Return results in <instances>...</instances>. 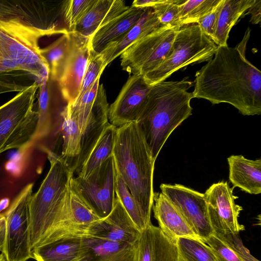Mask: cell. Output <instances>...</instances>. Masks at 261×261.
<instances>
[{"label":"cell","instance_id":"cell-1","mask_svg":"<svg viewBox=\"0 0 261 261\" xmlns=\"http://www.w3.org/2000/svg\"><path fill=\"white\" fill-rule=\"evenodd\" d=\"M251 30L234 47L218 46L195 74L193 98L230 104L243 115L261 114V72L246 57Z\"/></svg>","mask_w":261,"mask_h":261},{"label":"cell","instance_id":"cell-2","mask_svg":"<svg viewBox=\"0 0 261 261\" xmlns=\"http://www.w3.org/2000/svg\"><path fill=\"white\" fill-rule=\"evenodd\" d=\"M46 151L50 168L29 203L31 251L56 241L85 237L71 216L70 181L74 171L61 155Z\"/></svg>","mask_w":261,"mask_h":261},{"label":"cell","instance_id":"cell-3","mask_svg":"<svg viewBox=\"0 0 261 261\" xmlns=\"http://www.w3.org/2000/svg\"><path fill=\"white\" fill-rule=\"evenodd\" d=\"M193 86L188 77L151 86L137 122L154 160L172 132L192 115L193 95L188 90Z\"/></svg>","mask_w":261,"mask_h":261},{"label":"cell","instance_id":"cell-4","mask_svg":"<svg viewBox=\"0 0 261 261\" xmlns=\"http://www.w3.org/2000/svg\"><path fill=\"white\" fill-rule=\"evenodd\" d=\"M113 156L117 171L127 187L148 226L153 204V160L137 122L117 127Z\"/></svg>","mask_w":261,"mask_h":261},{"label":"cell","instance_id":"cell-5","mask_svg":"<svg viewBox=\"0 0 261 261\" xmlns=\"http://www.w3.org/2000/svg\"><path fill=\"white\" fill-rule=\"evenodd\" d=\"M67 1L0 0V30L40 54V38L67 34Z\"/></svg>","mask_w":261,"mask_h":261},{"label":"cell","instance_id":"cell-6","mask_svg":"<svg viewBox=\"0 0 261 261\" xmlns=\"http://www.w3.org/2000/svg\"><path fill=\"white\" fill-rule=\"evenodd\" d=\"M39 85L34 82L0 106V154L27 149L35 142L39 114L34 108Z\"/></svg>","mask_w":261,"mask_h":261},{"label":"cell","instance_id":"cell-7","mask_svg":"<svg viewBox=\"0 0 261 261\" xmlns=\"http://www.w3.org/2000/svg\"><path fill=\"white\" fill-rule=\"evenodd\" d=\"M29 74L39 84L48 80L47 63L40 54L0 30V94L24 90Z\"/></svg>","mask_w":261,"mask_h":261},{"label":"cell","instance_id":"cell-8","mask_svg":"<svg viewBox=\"0 0 261 261\" xmlns=\"http://www.w3.org/2000/svg\"><path fill=\"white\" fill-rule=\"evenodd\" d=\"M217 46L197 23L181 26L167 58L158 68L143 76L150 86L164 81L174 72L190 64L209 61Z\"/></svg>","mask_w":261,"mask_h":261},{"label":"cell","instance_id":"cell-9","mask_svg":"<svg viewBox=\"0 0 261 261\" xmlns=\"http://www.w3.org/2000/svg\"><path fill=\"white\" fill-rule=\"evenodd\" d=\"M179 27H162L134 43L120 56L122 69L142 75L155 69L170 54Z\"/></svg>","mask_w":261,"mask_h":261},{"label":"cell","instance_id":"cell-10","mask_svg":"<svg viewBox=\"0 0 261 261\" xmlns=\"http://www.w3.org/2000/svg\"><path fill=\"white\" fill-rule=\"evenodd\" d=\"M116 170L113 155L86 178L72 177L70 188L100 219L112 212L116 198Z\"/></svg>","mask_w":261,"mask_h":261},{"label":"cell","instance_id":"cell-11","mask_svg":"<svg viewBox=\"0 0 261 261\" xmlns=\"http://www.w3.org/2000/svg\"><path fill=\"white\" fill-rule=\"evenodd\" d=\"M33 185L29 184L21 190L5 215L6 236L2 252L6 261H27L33 258L30 246L29 211Z\"/></svg>","mask_w":261,"mask_h":261},{"label":"cell","instance_id":"cell-12","mask_svg":"<svg viewBox=\"0 0 261 261\" xmlns=\"http://www.w3.org/2000/svg\"><path fill=\"white\" fill-rule=\"evenodd\" d=\"M160 189L201 241L215 233L210 222L203 193L176 184H162Z\"/></svg>","mask_w":261,"mask_h":261},{"label":"cell","instance_id":"cell-13","mask_svg":"<svg viewBox=\"0 0 261 261\" xmlns=\"http://www.w3.org/2000/svg\"><path fill=\"white\" fill-rule=\"evenodd\" d=\"M204 194L211 226L216 234H237L245 229L238 221L242 207L227 181L212 185Z\"/></svg>","mask_w":261,"mask_h":261},{"label":"cell","instance_id":"cell-14","mask_svg":"<svg viewBox=\"0 0 261 261\" xmlns=\"http://www.w3.org/2000/svg\"><path fill=\"white\" fill-rule=\"evenodd\" d=\"M69 49L62 75L57 82L63 98L67 104L73 103L81 92L88 65L89 38L74 32H68Z\"/></svg>","mask_w":261,"mask_h":261},{"label":"cell","instance_id":"cell-15","mask_svg":"<svg viewBox=\"0 0 261 261\" xmlns=\"http://www.w3.org/2000/svg\"><path fill=\"white\" fill-rule=\"evenodd\" d=\"M151 87L143 75L132 74L109 108V122L118 127L137 122L145 108Z\"/></svg>","mask_w":261,"mask_h":261},{"label":"cell","instance_id":"cell-16","mask_svg":"<svg viewBox=\"0 0 261 261\" xmlns=\"http://www.w3.org/2000/svg\"><path fill=\"white\" fill-rule=\"evenodd\" d=\"M140 233L116 197L111 213L93 224L88 228L86 237L134 243L137 242Z\"/></svg>","mask_w":261,"mask_h":261},{"label":"cell","instance_id":"cell-17","mask_svg":"<svg viewBox=\"0 0 261 261\" xmlns=\"http://www.w3.org/2000/svg\"><path fill=\"white\" fill-rule=\"evenodd\" d=\"M109 103L102 84L99 85L97 95L83 134L81 151L75 159L73 171L77 173L96 145L105 129L110 123Z\"/></svg>","mask_w":261,"mask_h":261},{"label":"cell","instance_id":"cell-18","mask_svg":"<svg viewBox=\"0 0 261 261\" xmlns=\"http://www.w3.org/2000/svg\"><path fill=\"white\" fill-rule=\"evenodd\" d=\"M137 261H178L176 243L151 223L138 240Z\"/></svg>","mask_w":261,"mask_h":261},{"label":"cell","instance_id":"cell-19","mask_svg":"<svg viewBox=\"0 0 261 261\" xmlns=\"http://www.w3.org/2000/svg\"><path fill=\"white\" fill-rule=\"evenodd\" d=\"M147 8L129 6L89 38V49L100 54L109 44L120 40L139 22Z\"/></svg>","mask_w":261,"mask_h":261},{"label":"cell","instance_id":"cell-20","mask_svg":"<svg viewBox=\"0 0 261 261\" xmlns=\"http://www.w3.org/2000/svg\"><path fill=\"white\" fill-rule=\"evenodd\" d=\"M152 209L159 228L174 241L179 238L200 239L194 232L174 205L161 192L154 193Z\"/></svg>","mask_w":261,"mask_h":261},{"label":"cell","instance_id":"cell-21","mask_svg":"<svg viewBox=\"0 0 261 261\" xmlns=\"http://www.w3.org/2000/svg\"><path fill=\"white\" fill-rule=\"evenodd\" d=\"M32 253L37 261H87L89 250L84 237H73L38 246Z\"/></svg>","mask_w":261,"mask_h":261},{"label":"cell","instance_id":"cell-22","mask_svg":"<svg viewBox=\"0 0 261 261\" xmlns=\"http://www.w3.org/2000/svg\"><path fill=\"white\" fill-rule=\"evenodd\" d=\"M129 7L121 0H96L72 32L90 38L98 29Z\"/></svg>","mask_w":261,"mask_h":261},{"label":"cell","instance_id":"cell-23","mask_svg":"<svg viewBox=\"0 0 261 261\" xmlns=\"http://www.w3.org/2000/svg\"><path fill=\"white\" fill-rule=\"evenodd\" d=\"M229 179L234 187L250 194L261 193V160H249L242 155L227 158Z\"/></svg>","mask_w":261,"mask_h":261},{"label":"cell","instance_id":"cell-24","mask_svg":"<svg viewBox=\"0 0 261 261\" xmlns=\"http://www.w3.org/2000/svg\"><path fill=\"white\" fill-rule=\"evenodd\" d=\"M163 27L153 9L147 8L139 21L122 38L109 44L100 53L106 66L117 58L130 46L154 30Z\"/></svg>","mask_w":261,"mask_h":261},{"label":"cell","instance_id":"cell-25","mask_svg":"<svg viewBox=\"0 0 261 261\" xmlns=\"http://www.w3.org/2000/svg\"><path fill=\"white\" fill-rule=\"evenodd\" d=\"M84 239L88 246L87 261H137V242H115L90 237Z\"/></svg>","mask_w":261,"mask_h":261},{"label":"cell","instance_id":"cell-26","mask_svg":"<svg viewBox=\"0 0 261 261\" xmlns=\"http://www.w3.org/2000/svg\"><path fill=\"white\" fill-rule=\"evenodd\" d=\"M255 2V0H223L213 40L217 46L227 45L232 27Z\"/></svg>","mask_w":261,"mask_h":261},{"label":"cell","instance_id":"cell-27","mask_svg":"<svg viewBox=\"0 0 261 261\" xmlns=\"http://www.w3.org/2000/svg\"><path fill=\"white\" fill-rule=\"evenodd\" d=\"M117 127L110 123L92 150L80 171L79 176L86 178L107 159L113 155Z\"/></svg>","mask_w":261,"mask_h":261},{"label":"cell","instance_id":"cell-28","mask_svg":"<svg viewBox=\"0 0 261 261\" xmlns=\"http://www.w3.org/2000/svg\"><path fill=\"white\" fill-rule=\"evenodd\" d=\"M69 49L68 33L63 34L46 47L41 48L40 54L47 63L49 79L57 83L63 72Z\"/></svg>","mask_w":261,"mask_h":261},{"label":"cell","instance_id":"cell-29","mask_svg":"<svg viewBox=\"0 0 261 261\" xmlns=\"http://www.w3.org/2000/svg\"><path fill=\"white\" fill-rule=\"evenodd\" d=\"M60 116L62 118L61 132L63 141L61 155L67 162L68 159H76L79 155L82 134L78 123L70 115L67 106L61 112Z\"/></svg>","mask_w":261,"mask_h":261},{"label":"cell","instance_id":"cell-30","mask_svg":"<svg viewBox=\"0 0 261 261\" xmlns=\"http://www.w3.org/2000/svg\"><path fill=\"white\" fill-rule=\"evenodd\" d=\"M38 108L39 121L35 142L47 136L51 130L53 112L50 90V81L42 82L39 85Z\"/></svg>","mask_w":261,"mask_h":261},{"label":"cell","instance_id":"cell-31","mask_svg":"<svg viewBox=\"0 0 261 261\" xmlns=\"http://www.w3.org/2000/svg\"><path fill=\"white\" fill-rule=\"evenodd\" d=\"M175 243L178 261H217L210 246L200 239L179 238Z\"/></svg>","mask_w":261,"mask_h":261},{"label":"cell","instance_id":"cell-32","mask_svg":"<svg viewBox=\"0 0 261 261\" xmlns=\"http://www.w3.org/2000/svg\"><path fill=\"white\" fill-rule=\"evenodd\" d=\"M100 77L99 76L88 90L73 103L67 105L70 115L78 123L82 135L86 128L97 95Z\"/></svg>","mask_w":261,"mask_h":261},{"label":"cell","instance_id":"cell-33","mask_svg":"<svg viewBox=\"0 0 261 261\" xmlns=\"http://www.w3.org/2000/svg\"><path fill=\"white\" fill-rule=\"evenodd\" d=\"M221 0H185L179 5V19L181 26L197 23L214 9Z\"/></svg>","mask_w":261,"mask_h":261},{"label":"cell","instance_id":"cell-34","mask_svg":"<svg viewBox=\"0 0 261 261\" xmlns=\"http://www.w3.org/2000/svg\"><path fill=\"white\" fill-rule=\"evenodd\" d=\"M70 206L72 221L75 227L85 237L88 228L101 219L71 190Z\"/></svg>","mask_w":261,"mask_h":261},{"label":"cell","instance_id":"cell-35","mask_svg":"<svg viewBox=\"0 0 261 261\" xmlns=\"http://www.w3.org/2000/svg\"><path fill=\"white\" fill-rule=\"evenodd\" d=\"M115 193L138 229L141 232L145 229L148 226L141 216L135 199L117 170Z\"/></svg>","mask_w":261,"mask_h":261},{"label":"cell","instance_id":"cell-36","mask_svg":"<svg viewBox=\"0 0 261 261\" xmlns=\"http://www.w3.org/2000/svg\"><path fill=\"white\" fill-rule=\"evenodd\" d=\"M185 0H166L152 8L162 26L181 27L179 19V5Z\"/></svg>","mask_w":261,"mask_h":261},{"label":"cell","instance_id":"cell-37","mask_svg":"<svg viewBox=\"0 0 261 261\" xmlns=\"http://www.w3.org/2000/svg\"><path fill=\"white\" fill-rule=\"evenodd\" d=\"M106 66L101 54H97L90 49L89 61L78 98L82 96L93 85L96 80L101 76Z\"/></svg>","mask_w":261,"mask_h":261},{"label":"cell","instance_id":"cell-38","mask_svg":"<svg viewBox=\"0 0 261 261\" xmlns=\"http://www.w3.org/2000/svg\"><path fill=\"white\" fill-rule=\"evenodd\" d=\"M96 0L67 1L66 21L69 32H72L76 23L85 15Z\"/></svg>","mask_w":261,"mask_h":261},{"label":"cell","instance_id":"cell-39","mask_svg":"<svg viewBox=\"0 0 261 261\" xmlns=\"http://www.w3.org/2000/svg\"><path fill=\"white\" fill-rule=\"evenodd\" d=\"M203 242L210 246L217 261H242L215 233Z\"/></svg>","mask_w":261,"mask_h":261},{"label":"cell","instance_id":"cell-40","mask_svg":"<svg viewBox=\"0 0 261 261\" xmlns=\"http://www.w3.org/2000/svg\"><path fill=\"white\" fill-rule=\"evenodd\" d=\"M234 252L242 261H259L252 256L237 234H216Z\"/></svg>","mask_w":261,"mask_h":261},{"label":"cell","instance_id":"cell-41","mask_svg":"<svg viewBox=\"0 0 261 261\" xmlns=\"http://www.w3.org/2000/svg\"><path fill=\"white\" fill-rule=\"evenodd\" d=\"M223 0L211 12L201 18L197 22L201 31L213 41L214 39L219 12Z\"/></svg>","mask_w":261,"mask_h":261},{"label":"cell","instance_id":"cell-42","mask_svg":"<svg viewBox=\"0 0 261 261\" xmlns=\"http://www.w3.org/2000/svg\"><path fill=\"white\" fill-rule=\"evenodd\" d=\"M246 11V14L250 15V21L252 24L259 23L261 16V1L255 0V3Z\"/></svg>","mask_w":261,"mask_h":261},{"label":"cell","instance_id":"cell-43","mask_svg":"<svg viewBox=\"0 0 261 261\" xmlns=\"http://www.w3.org/2000/svg\"><path fill=\"white\" fill-rule=\"evenodd\" d=\"M166 0H135L132 6L141 8H153L158 5L163 3Z\"/></svg>","mask_w":261,"mask_h":261},{"label":"cell","instance_id":"cell-44","mask_svg":"<svg viewBox=\"0 0 261 261\" xmlns=\"http://www.w3.org/2000/svg\"><path fill=\"white\" fill-rule=\"evenodd\" d=\"M6 236V219L5 216H0V251H3Z\"/></svg>","mask_w":261,"mask_h":261},{"label":"cell","instance_id":"cell-45","mask_svg":"<svg viewBox=\"0 0 261 261\" xmlns=\"http://www.w3.org/2000/svg\"><path fill=\"white\" fill-rule=\"evenodd\" d=\"M0 261H6L5 256L3 253L0 254Z\"/></svg>","mask_w":261,"mask_h":261}]
</instances>
